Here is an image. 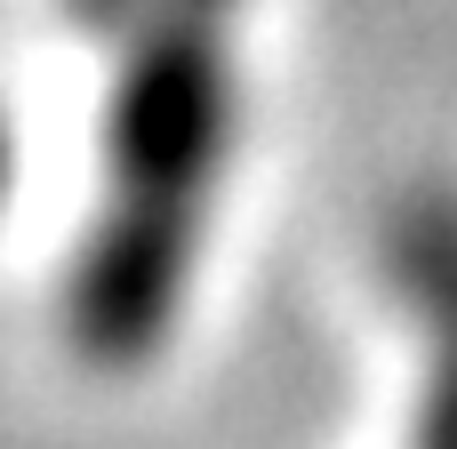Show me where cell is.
Returning a JSON list of instances; mask_svg holds the SVG:
<instances>
[{"instance_id": "6da1fadb", "label": "cell", "mask_w": 457, "mask_h": 449, "mask_svg": "<svg viewBox=\"0 0 457 449\" xmlns=\"http://www.w3.org/2000/svg\"><path fill=\"white\" fill-rule=\"evenodd\" d=\"M225 8L233 0H161L145 56L129 64L112 112V217L72 289V329L104 362L145 353L169 321L193 201L225 145Z\"/></svg>"}, {"instance_id": "7a4b0ae2", "label": "cell", "mask_w": 457, "mask_h": 449, "mask_svg": "<svg viewBox=\"0 0 457 449\" xmlns=\"http://www.w3.org/2000/svg\"><path fill=\"white\" fill-rule=\"evenodd\" d=\"M112 8H120V0H80V16H112Z\"/></svg>"}]
</instances>
